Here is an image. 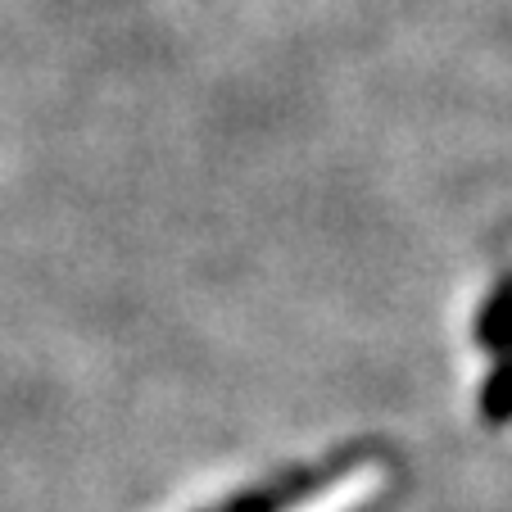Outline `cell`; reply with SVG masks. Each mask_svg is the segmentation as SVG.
Wrapping results in <instances>:
<instances>
[{
    "label": "cell",
    "instance_id": "7a4b0ae2",
    "mask_svg": "<svg viewBox=\"0 0 512 512\" xmlns=\"http://www.w3.org/2000/svg\"><path fill=\"white\" fill-rule=\"evenodd\" d=\"M476 340H481V349L512 354V277H503L499 286L490 290V300H485V309H481V322H476Z\"/></svg>",
    "mask_w": 512,
    "mask_h": 512
},
{
    "label": "cell",
    "instance_id": "6da1fadb",
    "mask_svg": "<svg viewBox=\"0 0 512 512\" xmlns=\"http://www.w3.org/2000/svg\"><path fill=\"white\" fill-rule=\"evenodd\" d=\"M368 454H372L368 445L336 449V454H327L322 463L290 467V472L272 476V481L254 485V490H245V494H236V499H227L223 508H213V512H290V508H300L304 499L322 494L327 485H336L340 476H349L358 463H368Z\"/></svg>",
    "mask_w": 512,
    "mask_h": 512
},
{
    "label": "cell",
    "instance_id": "3957f363",
    "mask_svg": "<svg viewBox=\"0 0 512 512\" xmlns=\"http://www.w3.org/2000/svg\"><path fill=\"white\" fill-rule=\"evenodd\" d=\"M481 417L490 426H508L512 422V354H499L490 381L481 390Z\"/></svg>",
    "mask_w": 512,
    "mask_h": 512
}]
</instances>
